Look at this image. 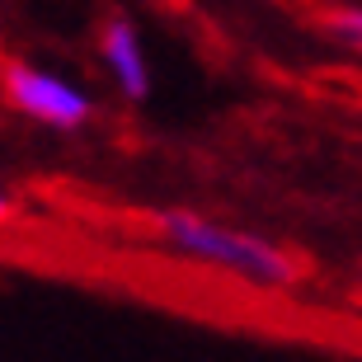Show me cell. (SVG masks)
<instances>
[{
  "instance_id": "6da1fadb",
  "label": "cell",
  "mask_w": 362,
  "mask_h": 362,
  "mask_svg": "<svg viewBox=\"0 0 362 362\" xmlns=\"http://www.w3.org/2000/svg\"><path fill=\"white\" fill-rule=\"evenodd\" d=\"M160 235H165V245H175L184 259L207 264V269H221V273H235V278H245V282L282 287V282L296 278V259L287 255L282 245L264 240V235H255V230L212 221V216L165 212L160 216Z\"/></svg>"
},
{
  "instance_id": "7a4b0ae2",
  "label": "cell",
  "mask_w": 362,
  "mask_h": 362,
  "mask_svg": "<svg viewBox=\"0 0 362 362\" xmlns=\"http://www.w3.org/2000/svg\"><path fill=\"white\" fill-rule=\"evenodd\" d=\"M0 90L10 99V108H19L24 118L42 122V127H85L94 113L90 94L81 85L62 76V71H47V66H33V62H5L0 66Z\"/></svg>"
},
{
  "instance_id": "3957f363",
  "label": "cell",
  "mask_w": 362,
  "mask_h": 362,
  "mask_svg": "<svg viewBox=\"0 0 362 362\" xmlns=\"http://www.w3.org/2000/svg\"><path fill=\"white\" fill-rule=\"evenodd\" d=\"M99 57H104L113 85H118L127 99H146L151 62H146V42H141L132 19H122V14L104 19V28H99Z\"/></svg>"
},
{
  "instance_id": "277c9868",
  "label": "cell",
  "mask_w": 362,
  "mask_h": 362,
  "mask_svg": "<svg viewBox=\"0 0 362 362\" xmlns=\"http://www.w3.org/2000/svg\"><path fill=\"white\" fill-rule=\"evenodd\" d=\"M325 28L334 33V42L362 52V5H344V10H329L325 14Z\"/></svg>"
},
{
  "instance_id": "5b68a950",
  "label": "cell",
  "mask_w": 362,
  "mask_h": 362,
  "mask_svg": "<svg viewBox=\"0 0 362 362\" xmlns=\"http://www.w3.org/2000/svg\"><path fill=\"white\" fill-rule=\"evenodd\" d=\"M14 212V202H10V193H5V188H0V221H5V216Z\"/></svg>"
}]
</instances>
